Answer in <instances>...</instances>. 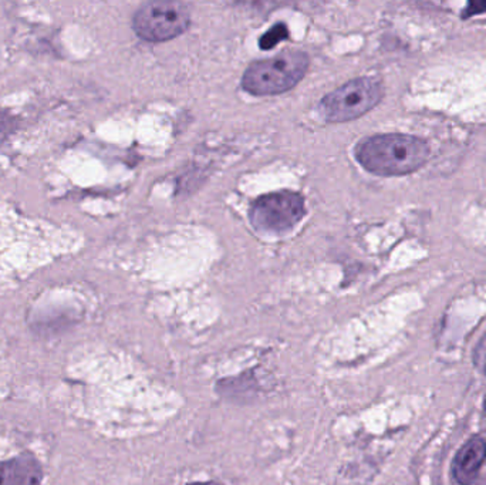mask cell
<instances>
[{
  "mask_svg": "<svg viewBox=\"0 0 486 485\" xmlns=\"http://www.w3.org/2000/svg\"><path fill=\"white\" fill-rule=\"evenodd\" d=\"M12 129H13V123H12L11 115L0 113V144L4 141Z\"/></svg>",
  "mask_w": 486,
  "mask_h": 485,
  "instance_id": "cell-10",
  "label": "cell"
},
{
  "mask_svg": "<svg viewBox=\"0 0 486 485\" xmlns=\"http://www.w3.org/2000/svg\"><path fill=\"white\" fill-rule=\"evenodd\" d=\"M473 364L481 373L486 375V333L480 340V344L476 345L475 352H473Z\"/></svg>",
  "mask_w": 486,
  "mask_h": 485,
  "instance_id": "cell-9",
  "label": "cell"
},
{
  "mask_svg": "<svg viewBox=\"0 0 486 485\" xmlns=\"http://www.w3.org/2000/svg\"><path fill=\"white\" fill-rule=\"evenodd\" d=\"M306 214L304 197L294 191H279L256 198L249 209V221L263 234L289 233Z\"/></svg>",
  "mask_w": 486,
  "mask_h": 485,
  "instance_id": "cell-4",
  "label": "cell"
},
{
  "mask_svg": "<svg viewBox=\"0 0 486 485\" xmlns=\"http://www.w3.org/2000/svg\"><path fill=\"white\" fill-rule=\"evenodd\" d=\"M42 480V467L31 455L0 463V485H40Z\"/></svg>",
  "mask_w": 486,
  "mask_h": 485,
  "instance_id": "cell-7",
  "label": "cell"
},
{
  "mask_svg": "<svg viewBox=\"0 0 486 485\" xmlns=\"http://www.w3.org/2000/svg\"><path fill=\"white\" fill-rule=\"evenodd\" d=\"M190 7L181 2H149L132 18V29L145 42H168L190 28Z\"/></svg>",
  "mask_w": 486,
  "mask_h": 485,
  "instance_id": "cell-5",
  "label": "cell"
},
{
  "mask_svg": "<svg viewBox=\"0 0 486 485\" xmlns=\"http://www.w3.org/2000/svg\"><path fill=\"white\" fill-rule=\"evenodd\" d=\"M483 410H485L486 412V396H485V399H483Z\"/></svg>",
  "mask_w": 486,
  "mask_h": 485,
  "instance_id": "cell-12",
  "label": "cell"
},
{
  "mask_svg": "<svg viewBox=\"0 0 486 485\" xmlns=\"http://www.w3.org/2000/svg\"><path fill=\"white\" fill-rule=\"evenodd\" d=\"M287 36H289V29H287L286 25L279 23V25L273 26V28L270 29L268 33H265V35L260 38V40H259V46H260V49L263 50L272 49V47H275L277 43L285 40Z\"/></svg>",
  "mask_w": 486,
  "mask_h": 485,
  "instance_id": "cell-8",
  "label": "cell"
},
{
  "mask_svg": "<svg viewBox=\"0 0 486 485\" xmlns=\"http://www.w3.org/2000/svg\"><path fill=\"white\" fill-rule=\"evenodd\" d=\"M486 460L485 440L475 437L456 453L452 463V475L461 485H471Z\"/></svg>",
  "mask_w": 486,
  "mask_h": 485,
  "instance_id": "cell-6",
  "label": "cell"
},
{
  "mask_svg": "<svg viewBox=\"0 0 486 485\" xmlns=\"http://www.w3.org/2000/svg\"><path fill=\"white\" fill-rule=\"evenodd\" d=\"M430 154L425 140L407 134L371 135L355 146L360 166L381 177L415 173L427 163Z\"/></svg>",
  "mask_w": 486,
  "mask_h": 485,
  "instance_id": "cell-1",
  "label": "cell"
},
{
  "mask_svg": "<svg viewBox=\"0 0 486 485\" xmlns=\"http://www.w3.org/2000/svg\"><path fill=\"white\" fill-rule=\"evenodd\" d=\"M192 485H219L217 482H200V484H192Z\"/></svg>",
  "mask_w": 486,
  "mask_h": 485,
  "instance_id": "cell-11",
  "label": "cell"
},
{
  "mask_svg": "<svg viewBox=\"0 0 486 485\" xmlns=\"http://www.w3.org/2000/svg\"><path fill=\"white\" fill-rule=\"evenodd\" d=\"M309 66L307 53L285 50L270 59L252 63L242 76V87L253 96L286 93L303 81Z\"/></svg>",
  "mask_w": 486,
  "mask_h": 485,
  "instance_id": "cell-2",
  "label": "cell"
},
{
  "mask_svg": "<svg viewBox=\"0 0 486 485\" xmlns=\"http://www.w3.org/2000/svg\"><path fill=\"white\" fill-rule=\"evenodd\" d=\"M383 96V83L379 79L359 77L326 94L319 110L326 122L335 124L352 122L376 107Z\"/></svg>",
  "mask_w": 486,
  "mask_h": 485,
  "instance_id": "cell-3",
  "label": "cell"
}]
</instances>
